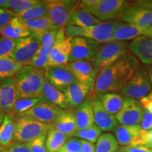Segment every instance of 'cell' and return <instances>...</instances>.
I'll return each instance as SVG.
<instances>
[{"instance_id": "6da1fadb", "label": "cell", "mask_w": 152, "mask_h": 152, "mask_svg": "<svg viewBox=\"0 0 152 152\" xmlns=\"http://www.w3.org/2000/svg\"><path fill=\"white\" fill-rule=\"evenodd\" d=\"M140 66L137 58L129 52L113 65L102 70L97 74L90 92L99 95L121 92Z\"/></svg>"}, {"instance_id": "7a4b0ae2", "label": "cell", "mask_w": 152, "mask_h": 152, "mask_svg": "<svg viewBox=\"0 0 152 152\" xmlns=\"http://www.w3.org/2000/svg\"><path fill=\"white\" fill-rule=\"evenodd\" d=\"M18 98H34L42 94L45 70L24 66L15 76Z\"/></svg>"}, {"instance_id": "3957f363", "label": "cell", "mask_w": 152, "mask_h": 152, "mask_svg": "<svg viewBox=\"0 0 152 152\" xmlns=\"http://www.w3.org/2000/svg\"><path fill=\"white\" fill-rule=\"evenodd\" d=\"M119 21H105L87 28L66 26V37H86L100 44L112 41L115 30L121 26Z\"/></svg>"}, {"instance_id": "277c9868", "label": "cell", "mask_w": 152, "mask_h": 152, "mask_svg": "<svg viewBox=\"0 0 152 152\" xmlns=\"http://www.w3.org/2000/svg\"><path fill=\"white\" fill-rule=\"evenodd\" d=\"M129 52H130L128 42L111 41L102 44L91 61L98 74L102 70L113 65Z\"/></svg>"}, {"instance_id": "5b68a950", "label": "cell", "mask_w": 152, "mask_h": 152, "mask_svg": "<svg viewBox=\"0 0 152 152\" xmlns=\"http://www.w3.org/2000/svg\"><path fill=\"white\" fill-rule=\"evenodd\" d=\"M50 125L40 123L27 115H19L15 121L13 142L28 144L43 134H47Z\"/></svg>"}, {"instance_id": "8992f818", "label": "cell", "mask_w": 152, "mask_h": 152, "mask_svg": "<svg viewBox=\"0 0 152 152\" xmlns=\"http://www.w3.org/2000/svg\"><path fill=\"white\" fill-rule=\"evenodd\" d=\"M80 1L47 0V16L52 23L53 30H58L67 26L70 17L77 9Z\"/></svg>"}, {"instance_id": "52a82bcc", "label": "cell", "mask_w": 152, "mask_h": 152, "mask_svg": "<svg viewBox=\"0 0 152 152\" xmlns=\"http://www.w3.org/2000/svg\"><path fill=\"white\" fill-rule=\"evenodd\" d=\"M151 89L152 85L147 68L140 66L120 93L125 98L140 100L147 96Z\"/></svg>"}, {"instance_id": "ba28073f", "label": "cell", "mask_w": 152, "mask_h": 152, "mask_svg": "<svg viewBox=\"0 0 152 152\" xmlns=\"http://www.w3.org/2000/svg\"><path fill=\"white\" fill-rule=\"evenodd\" d=\"M132 4L125 0H99L98 4L87 11L102 22L114 19L118 20Z\"/></svg>"}, {"instance_id": "9c48e42d", "label": "cell", "mask_w": 152, "mask_h": 152, "mask_svg": "<svg viewBox=\"0 0 152 152\" xmlns=\"http://www.w3.org/2000/svg\"><path fill=\"white\" fill-rule=\"evenodd\" d=\"M41 41L42 36L35 33L17 39L16 47L11 58L26 66L37 54L41 47Z\"/></svg>"}, {"instance_id": "30bf717a", "label": "cell", "mask_w": 152, "mask_h": 152, "mask_svg": "<svg viewBox=\"0 0 152 152\" xmlns=\"http://www.w3.org/2000/svg\"><path fill=\"white\" fill-rule=\"evenodd\" d=\"M66 28H61L57 35L56 45L51 51L48 67L65 66L69 63L72 49V37H66Z\"/></svg>"}, {"instance_id": "8fae6325", "label": "cell", "mask_w": 152, "mask_h": 152, "mask_svg": "<svg viewBox=\"0 0 152 152\" xmlns=\"http://www.w3.org/2000/svg\"><path fill=\"white\" fill-rule=\"evenodd\" d=\"M64 111L59 106L42 97L39 103L21 115L31 117L45 124L52 125Z\"/></svg>"}, {"instance_id": "7c38bea8", "label": "cell", "mask_w": 152, "mask_h": 152, "mask_svg": "<svg viewBox=\"0 0 152 152\" xmlns=\"http://www.w3.org/2000/svg\"><path fill=\"white\" fill-rule=\"evenodd\" d=\"M102 44L86 37L73 38L69 63L78 61H91Z\"/></svg>"}, {"instance_id": "4fadbf2b", "label": "cell", "mask_w": 152, "mask_h": 152, "mask_svg": "<svg viewBox=\"0 0 152 152\" xmlns=\"http://www.w3.org/2000/svg\"><path fill=\"white\" fill-rule=\"evenodd\" d=\"M144 109L139 100L125 98L123 107L115 115L118 122L120 125H137L142 121Z\"/></svg>"}, {"instance_id": "5bb4252c", "label": "cell", "mask_w": 152, "mask_h": 152, "mask_svg": "<svg viewBox=\"0 0 152 152\" xmlns=\"http://www.w3.org/2000/svg\"><path fill=\"white\" fill-rule=\"evenodd\" d=\"M92 103L94 111V124L104 132H112L118 125L115 115L109 113L102 105L98 96L91 94L87 96Z\"/></svg>"}, {"instance_id": "9a60e30c", "label": "cell", "mask_w": 152, "mask_h": 152, "mask_svg": "<svg viewBox=\"0 0 152 152\" xmlns=\"http://www.w3.org/2000/svg\"><path fill=\"white\" fill-rule=\"evenodd\" d=\"M118 21L146 29L152 26V11L137 6L133 2L132 5L121 15Z\"/></svg>"}, {"instance_id": "2e32d148", "label": "cell", "mask_w": 152, "mask_h": 152, "mask_svg": "<svg viewBox=\"0 0 152 152\" xmlns=\"http://www.w3.org/2000/svg\"><path fill=\"white\" fill-rule=\"evenodd\" d=\"M45 77L53 87L63 92L77 80L65 66L48 67L45 70Z\"/></svg>"}, {"instance_id": "e0dca14e", "label": "cell", "mask_w": 152, "mask_h": 152, "mask_svg": "<svg viewBox=\"0 0 152 152\" xmlns=\"http://www.w3.org/2000/svg\"><path fill=\"white\" fill-rule=\"evenodd\" d=\"M18 98L15 77L0 80V110L11 113Z\"/></svg>"}, {"instance_id": "ac0fdd59", "label": "cell", "mask_w": 152, "mask_h": 152, "mask_svg": "<svg viewBox=\"0 0 152 152\" xmlns=\"http://www.w3.org/2000/svg\"><path fill=\"white\" fill-rule=\"evenodd\" d=\"M130 52L144 65H152V39L140 36L129 43Z\"/></svg>"}, {"instance_id": "d6986e66", "label": "cell", "mask_w": 152, "mask_h": 152, "mask_svg": "<svg viewBox=\"0 0 152 152\" xmlns=\"http://www.w3.org/2000/svg\"><path fill=\"white\" fill-rule=\"evenodd\" d=\"M65 67L71 72L77 80L94 84L97 73L91 61H78L68 63Z\"/></svg>"}, {"instance_id": "ffe728a7", "label": "cell", "mask_w": 152, "mask_h": 152, "mask_svg": "<svg viewBox=\"0 0 152 152\" xmlns=\"http://www.w3.org/2000/svg\"><path fill=\"white\" fill-rule=\"evenodd\" d=\"M94 84L76 80L70 85L64 93L67 98L70 108H74L80 105L87 98L89 93L92 90Z\"/></svg>"}, {"instance_id": "44dd1931", "label": "cell", "mask_w": 152, "mask_h": 152, "mask_svg": "<svg viewBox=\"0 0 152 152\" xmlns=\"http://www.w3.org/2000/svg\"><path fill=\"white\" fill-rule=\"evenodd\" d=\"M142 129L140 125L128 126L118 125L113 131L114 136L121 147L135 146Z\"/></svg>"}, {"instance_id": "7402d4cb", "label": "cell", "mask_w": 152, "mask_h": 152, "mask_svg": "<svg viewBox=\"0 0 152 152\" xmlns=\"http://www.w3.org/2000/svg\"><path fill=\"white\" fill-rule=\"evenodd\" d=\"M74 115L78 130L87 128L94 125V111L89 98H87L80 105L76 108Z\"/></svg>"}, {"instance_id": "603a6c76", "label": "cell", "mask_w": 152, "mask_h": 152, "mask_svg": "<svg viewBox=\"0 0 152 152\" xmlns=\"http://www.w3.org/2000/svg\"><path fill=\"white\" fill-rule=\"evenodd\" d=\"M52 125L55 129L66 134L68 137H73L78 130L74 112L68 110L63 112Z\"/></svg>"}, {"instance_id": "cb8c5ba5", "label": "cell", "mask_w": 152, "mask_h": 152, "mask_svg": "<svg viewBox=\"0 0 152 152\" xmlns=\"http://www.w3.org/2000/svg\"><path fill=\"white\" fill-rule=\"evenodd\" d=\"M32 33L24 26L22 20L14 16L4 27L0 29V35L2 37L18 39L28 37Z\"/></svg>"}, {"instance_id": "d4e9b609", "label": "cell", "mask_w": 152, "mask_h": 152, "mask_svg": "<svg viewBox=\"0 0 152 152\" xmlns=\"http://www.w3.org/2000/svg\"><path fill=\"white\" fill-rule=\"evenodd\" d=\"M102 23L89 11L84 9H77L70 17L68 26H75L78 28H87Z\"/></svg>"}, {"instance_id": "484cf974", "label": "cell", "mask_w": 152, "mask_h": 152, "mask_svg": "<svg viewBox=\"0 0 152 152\" xmlns=\"http://www.w3.org/2000/svg\"><path fill=\"white\" fill-rule=\"evenodd\" d=\"M42 95L45 99L56 104V106H59L63 109L67 110L71 109L65 94L61 91L58 90V89L53 87L47 80L46 77H45V80L44 83L43 91Z\"/></svg>"}, {"instance_id": "4316f807", "label": "cell", "mask_w": 152, "mask_h": 152, "mask_svg": "<svg viewBox=\"0 0 152 152\" xmlns=\"http://www.w3.org/2000/svg\"><path fill=\"white\" fill-rule=\"evenodd\" d=\"M144 28L132 24L121 23V26L115 30L112 37V41L128 42L144 35Z\"/></svg>"}, {"instance_id": "83f0119b", "label": "cell", "mask_w": 152, "mask_h": 152, "mask_svg": "<svg viewBox=\"0 0 152 152\" xmlns=\"http://www.w3.org/2000/svg\"><path fill=\"white\" fill-rule=\"evenodd\" d=\"M98 96L102 105L106 111L115 115L122 109L125 97L118 93H105Z\"/></svg>"}, {"instance_id": "f1b7e54d", "label": "cell", "mask_w": 152, "mask_h": 152, "mask_svg": "<svg viewBox=\"0 0 152 152\" xmlns=\"http://www.w3.org/2000/svg\"><path fill=\"white\" fill-rule=\"evenodd\" d=\"M15 132V118L12 113L6 114L0 126V147L4 148L13 142Z\"/></svg>"}, {"instance_id": "f546056e", "label": "cell", "mask_w": 152, "mask_h": 152, "mask_svg": "<svg viewBox=\"0 0 152 152\" xmlns=\"http://www.w3.org/2000/svg\"><path fill=\"white\" fill-rule=\"evenodd\" d=\"M66 134L55 129L50 125L47 134L46 147L48 152H58L64 144L68 141Z\"/></svg>"}, {"instance_id": "4dcf8cb0", "label": "cell", "mask_w": 152, "mask_h": 152, "mask_svg": "<svg viewBox=\"0 0 152 152\" xmlns=\"http://www.w3.org/2000/svg\"><path fill=\"white\" fill-rule=\"evenodd\" d=\"M23 66L11 57L0 58V80L15 77Z\"/></svg>"}, {"instance_id": "1f68e13d", "label": "cell", "mask_w": 152, "mask_h": 152, "mask_svg": "<svg viewBox=\"0 0 152 152\" xmlns=\"http://www.w3.org/2000/svg\"><path fill=\"white\" fill-rule=\"evenodd\" d=\"M22 22L25 27L32 33H35L39 35L53 30L52 23L49 20L48 16Z\"/></svg>"}, {"instance_id": "d6a6232c", "label": "cell", "mask_w": 152, "mask_h": 152, "mask_svg": "<svg viewBox=\"0 0 152 152\" xmlns=\"http://www.w3.org/2000/svg\"><path fill=\"white\" fill-rule=\"evenodd\" d=\"M118 143L114 134L110 132L102 134L95 145V152H116Z\"/></svg>"}, {"instance_id": "836d02e7", "label": "cell", "mask_w": 152, "mask_h": 152, "mask_svg": "<svg viewBox=\"0 0 152 152\" xmlns=\"http://www.w3.org/2000/svg\"><path fill=\"white\" fill-rule=\"evenodd\" d=\"M47 16V7L46 1H41L37 5L23 13L14 14V16L18 17L22 21L34 20V19L41 18Z\"/></svg>"}, {"instance_id": "e575fe53", "label": "cell", "mask_w": 152, "mask_h": 152, "mask_svg": "<svg viewBox=\"0 0 152 152\" xmlns=\"http://www.w3.org/2000/svg\"><path fill=\"white\" fill-rule=\"evenodd\" d=\"M42 95L34 98H17L14 109L11 113L15 115H19L29 111L39 103L42 99Z\"/></svg>"}, {"instance_id": "d590c367", "label": "cell", "mask_w": 152, "mask_h": 152, "mask_svg": "<svg viewBox=\"0 0 152 152\" xmlns=\"http://www.w3.org/2000/svg\"><path fill=\"white\" fill-rule=\"evenodd\" d=\"M39 0H9L7 9L14 14L23 13L40 2Z\"/></svg>"}, {"instance_id": "8d00e7d4", "label": "cell", "mask_w": 152, "mask_h": 152, "mask_svg": "<svg viewBox=\"0 0 152 152\" xmlns=\"http://www.w3.org/2000/svg\"><path fill=\"white\" fill-rule=\"evenodd\" d=\"M102 131L97 125H93L89 128L77 130L73 137L80 138V140H86L92 143H96L98 139L102 134Z\"/></svg>"}, {"instance_id": "74e56055", "label": "cell", "mask_w": 152, "mask_h": 152, "mask_svg": "<svg viewBox=\"0 0 152 152\" xmlns=\"http://www.w3.org/2000/svg\"><path fill=\"white\" fill-rule=\"evenodd\" d=\"M17 39L0 37V58H9L14 52Z\"/></svg>"}, {"instance_id": "f35d334b", "label": "cell", "mask_w": 152, "mask_h": 152, "mask_svg": "<svg viewBox=\"0 0 152 152\" xmlns=\"http://www.w3.org/2000/svg\"><path fill=\"white\" fill-rule=\"evenodd\" d=\"M58 30H51L42 35L41 47L47 50L52 51L57 41V35Z\"/></svg>"}, {"instance_id": "ab89813d", "label": "cell", "mask_w": 152, "mask_h": 152, "mask_svg": "<svg viewBox=\"0 0 152 152\" xmlns=\"http://www.w3.org/2000/svg\"><path fill=\"white\" fill-rule=\"evenodd\" d=\"M47 134H43L33 142L27 144L31 152H48L46 147Z\"/></svg>"}, {"instance_id": "60d3db41", "label": "cell", "mask_w": 152, "mask_h": 152, "mask_svg": "<svg viewBox=\"0 0 152 152\" xmlns=\"http://www.w3.org/2000/svg\"><path fill=\"white\" fill-rule=\"evenodd\" d=\"M81 148L80 140L77 138H70L61 148L58 152H80Z\"/></svg>"}, {"instance_id": "b9f144b4", "label": "cell", "mask_w": 152, "mask_h": 152, "mask_svg": "<svg viewBox=\"0 0 152 152\" xmlns=\"http://www.w3.org/2000/svg\"><path fill=\"white\" fill-rule=\"evenodd\" d=\"M49 56L36 54L33 58L26 66H30L37 69L46 70L48 68Z\"/></svg>"}, {"instance_id": "7bdbcfd3", "label": "cell", "mask_w": 152, "mask_h": 152, "mask_svg": "<svg viewBox=\"0 0 152 152\" xmlns=\"http://www.w3.org/2000/svg\"><path fill=\"white\" fill-rule=\"evenodd\" d=\"M135 146H144L149 148L152 146V129L149 130H142Z\"/></svg>"}, {"instance_id": "ee69618b", "label": "cell", "mask_w": 152, "mask_h": 152, "mask_svg": "<svg viewBox=\"0 0 152 152\" xmlns=\"http://www.w3.org/2000/svg\"><path fill=\"white\" fill-rule=\"evenodd\" d=\"M2 149V152H31L27 144L12 143Z\"/></svg>"}, {"instance_id": "f6af8a7d", "label": "cell", "mask_w": 152, "mask_h": 152, "mask_svg": "<svg viewBox=\"0 0 152 152\" xmlns=\"http://www.w3.org/2000/svg\"><path fill=\"white\" fill-rule=\"evenodd\" d=\"M14 17V13L7 9L0 8V29L4 27Z\"/></svg>"}, {"instance_id": "bcb514c9", "label": "cell", "mask_w": 152, "mask_h": 152, "mask_svg": "<svg viewBox=\"0 0 152 152\" xmlns=\"http://www.w3.org/2000/svg\"><path fill=\"white\" fill-rule=\"evenodd\" d=\"M142 130H149L152 129V114L144 110L142 121L140 124Z\"/></svg>"}, {"instance_id": "7dc6e473", "label": "cell", "mask_w": 152, "mask_h": 152, "mask_svg": "<svg viewBox=\"0 0 152 152\" xmlns=\"http://www.w3.org/2000/svg\"><path fill=\"white\" fill-rule=\"evenodd\" d=\"M123 152H152V149L144 146H128L121 147L119 149Z\"/></svg>"}, {"instance_id": "c3c4849f", "label": "cell", "mask_w": 152, "mask_h": 152, "mask_svg": "<svg viewBox=\"0 0 152 152\" xmlns=\"http://www.w3.org/2000/svg\"><path fill=\"white\" fill-rule=\"evenodd\" d=\"M80 142L81 148L80 152H95L94 144L83 140H80Z\"/></svg>"}, {"instance_id": "681fc988", "label": "cell", "mask_w": 152, "mask_h": 152, "mask_svg": "<svg viewBox=\"0 0 152 152\" xmlns=\"http://www.w3.org/2000/svg\"><path fill=\"white\" fill-rule=\"evenodd\" d=\"M140 102L144 110L152 114V100L150 99L148 96H145V97L140 99Z\"/></svg>"}, {"instance_id": "f907efd6", "label": "cell", "mask_w": 152, "mask_h": 152, "mask_svg": "<svg viewBox=\"0 0 152 152\" xmlns=\"http://www.w3.org/2000/svg\"><path fill=\"white\" fill-rule=\"evenodd\" d=\"M134 4L139 7L152 11V1H134Z\"/></svg>"}, {"instance_id": "816d5d0a", "label": "cell", "mask_w": 152, "mask_h": 152, "mask_svg": "<svg viewBox=\"0 0 152 152\" xmlns=\"http://www.w3.org/2000/svg\"><path fill=\"white\" fill-rule=\"evenodd\" d=\"M143 35L147 36V37L152 39V26H151V27H149L148 28H146V29H144Z\"/></svg>"}, {"instance_id": "f5cc1de1", "label": "cell", "mask_w": 152, "mask_h": 152, "mask_svg": "<svg viewBox=\"0 0 152 152\" xmlns=\"http://www.w3.org/2000/svg\"><path fill=\"white\" fill-rule=\"evenodd\" d=\"M9 0H0V8L7 9Z\"/></svg>"}, {"instance_id": "db71d44e", "label": "cell", "mask_w": 152, "mask_h": 152, "mask_svg": "<svg viewBox=\"0 0 152 152\" xmlns=\"http://www.w3.org/2000/svg\"><path fill=\"white\" fill-rule=\"evenodd\" d=\"M147 70L148 72V74H149V77L150 79V81H151V85H152V65L151 66H148L147 67Z\"/></svg>"}, {"instance_id": "11a10c76", "label": "cell", "mask_w": 152, "mask_h": 152, "mask_svg": "<svg viewBox=\"0 0 152 152\" xmlns=\"http://www.w3.org/2000/svg\"><path fill=\"white\" fill-rule=\"evenodd\" d=\"M6 114L7 113H6L5 112H4L0 110V126H1V124H2L4 119V118L6 116Z\"/></svg>"}, {"instance_id": "9f6ffc18", "label": "cell", "mask_w": 152, "mask_h": 152, "mask_svg": "<svg viewBox=\"0 0 152 152\" xmlns=\"http://www.w3.org/2000/svg\"><path fill=\"white\" fill-rule=\"evenodd\" d=\"M148 97H149L150 99L151 100H152V89H151V92H150V93L149 94V95H148Z\"/></svg>"}, {"instance_id": "6f0895ef", "label": "cell", "mask_w": 152, "mask_h": 152, "mask_svg": "<svg viewBox=\"0 0 152 152\" xmlns=\"http://www.w3.org/2000/svg\"><path fill=\"white\" fill-rule=\"evenodd\" d=\"M0 152H2V149H1V147H0Z\"/></svg>"}, {"instance_id": "680465c9", "label": "cell", "mask_w": 152, "mask_h": 152, "mask_svg": "<svg viewBox=\"0 0 152 152\" xmlns=\"http://www.w3.org/2000/svg\"><path fill=\"white\" fill-rule=\"evenodd\" d=\"M116 152H123V151H120V150H118V151H116Z\"/></svg>"}, {"instance_id": "91938a15", "label": "cell", "mask_w": 152, "mask_h": 152, "mask_svg": "<svg viewBox=\"0 0 152 152\" xmlns=\"http://www.w3.org/2000/svg\"><path fill=\"white\" fill-rule=\"evenodd\" d=\"M149 149H152V146H151V147H149Z\"/></svg>"}]
</instances>
